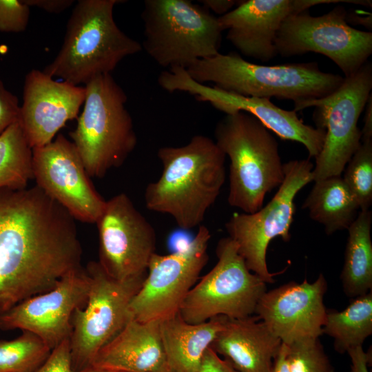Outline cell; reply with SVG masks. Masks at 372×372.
<instances>
[{
    "label": "cell",
    "mask_w": 372,
    "mask_h": 372,
    "mask_svg": "<svg viewBox=\"0 0 372 372\" xmlns=\"http://www.w3.org/2000/svg\"><path fill=\"white\" fill-rule=\"evenodd\" d=\"M74 220L37 185L0 190V316L81 267Z\"/></svg>",
    "instance_id": "6da1fadb"
},
{
    "label": "cell",
    "mask_w": 372,
    "mask_h": 372,
    "mask_svg": "<svg viewBox=\"0 0 372 372\" xmlns=\"http://www.w3.org/2000/svg\"><path fill=\"white\" fill-rule=\"evenodd\" d=\"M157 154L162 172L145 188L147 209L169 215L180 229L199 227L225 181L226 156L202 134L184 145L162 147Z\"/></svg>",
    "instance_id": "7a4b0ae2"
},
{
    "label": "cell",
    "mask_w": 372,
    "mask_h": 372,
    "mask_svg": "<svg viewBox=\"0 0 372 372\" xmlns=\"http://www.w3.org/2000/svg\"><path fill=\"white\" fill-rule=\"evenodd\" d=\"M119 0H80L68 19L63 45L43 72L74 85L110 74L127 56L143 49L114 19Z\"/></svg>",
    "instance_id": "3957f363"
},
{
    "label": "cell",
    "mask_w": 372,
    "mask_h": 372,
    "mask_svg": "<svg viewBox=\"0 0 372 372\" xmlns=\"http://www.w3.org/2000/svg\"><path fill=\"white\" fill-rule=\"evenodd\" d=\"M194 81L209 82L245 96L292 100L294 103L325 97L344 77L320 70L316 62L277 65L256 64L238 53H218L195 61L186 69Z\"/></svg>",
    "instance_id": "277c9868"
},
{
    "label": "cell",
    "mask_w": 372,
    "mask_h": 372,
    "mask_svg": "<svg viewBox=\"0 0 372 372\" xmlns=\"http://www.w3.org/2000/svg\"><path fill=\"white\" fill-rule=\"evenodd\" d=\"M214 136L230 161L228 203L243 213L256 212L285 178L278 142L257 118L243 112L226 114Z\"/></svg>",
    "instance_id": "5b68a950"
},
{
    "label": "cell",
    "mask_w": 372,
    "mask_h": 372,
    "mask_svg": "<svg viewBox=\"0 0 372 372\" xmlns=\"http://www.w3.org/2000/svg\"><path fill=\"white\" fill-rule=\"evenodd\" d=\"M85 97L72 142L90 177H103L122 165L137 144L127 95L111 74H103L84 85Z\"/></svg>",
    "instance_id": "8992f818"
},
{
    "label": "cell",
    "mask_w": 372,
    "mask_h": 372,
    "mask_svg": "<svg viewBox=\"0 0 372 372\" xmlns=\"http://www.w3.org/2000/svg\"><path fill=\"white\" fill-rule=\"evenodd\" d=\"M142 48L160 66L187 69L219 53L222 32L218 17L188 0H145Z\"/></svg>",
    "instance_id": "52a82bcc"
},
{
    "label": "cell",
    "mask_w": 372,
    "mask_h": 372,
    "mask_svg": "<svg viewBox=\"0 0 372 372\" xmlns=\"http://www.w3.org/2000/svg\"><path fill=\"white\" fill-rule=\"evenodd\" d=\"M85 270L90 290L85 304L74 310L70 338L74 372L90 367L98 352L131 319L129 305L147 272L124 280L108 275L99 262H90Z\"/></svg>",
    "instance_id": "ba28073f"
},
{
    "label": "cell",
    "mask_w": 372,
    "mask_h": 372,
    "mask_svg": "<svg viewBox=\"0 0 372 372\" xmlns=\"http://www.w3.org/2000/svg\"><path fill=\"white\" fill-rule=\"evenodd\" d=\"M372 65L367 61L355 74L344 79L329 95L294 103V111L316 107L318 128L325 130L322 148L316 158L313 181L340 176L361 144L358 119L371 94Z\"/></svg>",
    "instance_id": "9c48e42d"
},
{
    "label": "cell",
    "mask_w": 372,
    "mask_h": 372,
    "mask_svg": "<svg viewBox=\"0 0 372 372\" xmlns=\"http://www.w3.org/2000/svg\"><path fill=\"white\" fill-rule=\"evenodd\" d=\"M216 265L191 289L178 313L191 324L224 316L239 319L255 313L266 282L251 272L229 236L219 240Z\"/></svg>",
    "instance_id": "30bf717a"
},
{
    "label": "cell",
    "mask_w": 372,
    "mask_h": 372,
    "mask_svg": "<svg viewBox=\"0 0 372 372\" xmlns=\"http://www.w3.org/2000/svg\"><path fill=\"white\" fill-rule=\"evenodd\" d=\"M313 164L309 159L283 164L285 178L272 199L253 214L235 213L225 229L236 244L247 268L266 283L274 282L266 260L269 242L276 237L288 242L296 211L294 199L299 191L313 181Z\"/></svg>",
    "instance_id": "8fae6325"
},
{
    "label": "cell",
    "mask_w": 372,
    "mask_h": 372,
    "mask_svg": "<svg viewBox=\"0 0 372 372\" xmlns=\"http://www.w3.org/2000/svg\"><path fill=\"white\" fill-rule=\"evenodd\" d=\"M343 6L313 17L305 10L288 17L275 40L277 54L291 56L315 52L332 60L345 78L355 74L372 54V32L351 26Z\"/></svg>",
    "instance_id": "7c38bea8"
},
{
    "label": "cell",
    "mask_w": 372,
    "mask_h": 372,
    "mask_svg": "<svg viewBox=\"0 0 372 372\" xmlns=\"http://www.w3.org/2000/svg\"><path fill=\"white\" fill-rule=\"evenodd\" d=\"M210 238L209 229L200 225L185 249L152 256L142 286L130 303L131 318L143 322L161 321L178 313L209 260Z\"/></svg>",
    "instance_id": "4fadbf2b"
},
{
    "label": "cell",
    "mask_w": 372,
    "mask_h": 372,
    "mask_svg": "<svg viewBox=\"0 0 372 372\" xmlns=\"http://www.w3.org/2000/svg\"><path fill=\"white\" fill-rule=\"evenodd\" d=\"M158 83L169 92H187L197 101L209 103L226 114L246 112L280 138L302 144L309 157L316 158L321 152L325 130L304 123L296 112L282 109L269 99L245 96L200 83L182 68L163 70L158 76Z\"/></svg>",
    "instance_id": "5bb4252c"
},
{
    "label": "cell",
    "mask_w": 372,
    "mask_h": 372,
    "mask_svg": "<svg viewBox=\"0 0 372 372\" xmlns=\"http://www.w3.org/2000/svg\"><path fill=\"white\" fill-rule=\"evenodd\" d=\"M96 224L99 238L98 262L108 275L124 280L147 272L156 253V232L126 194L107 200Z\"/></svg>",
    "instance_id": "9a60e30c"
},
{
    "label": "cell",
    "mask_w": 372,
    "mask_h": 372,
    "mask_svg": "<svg viewBox=\"0 0 372 372\" xmlns=\"http://www.w3.org/2000/svg\"><path fill=\"white\" fill-rule=\"evenodd\" d=\"M37 186L75 220L96 223L106 203L90 180L73 143L62 134L32 149Z\"/></svg>",
    "instance_id": "2e32d148"
},
{
    "label": "cell",
    "mask_w": 372,
    "mask_h": 372,
    "mask_svg": "<svg viewBox=\"0 0 372 372\" xmlns=\"http://www.w3.org/2000/svg\"><path fill=\"white\" fill-rule=\"evenodd\" d=\"M89 290L85 269L72 270L52 289L31 296L1 315L0 329L30 331L52 350L70 339L72 313L85 304Z\"/></svg>",
    "instance_id": "e0dca14e"
},
{
    "label": "cell",
    "mask_w": 372,
    "mask_h": 372,
    "mask_svg": "<svg viewBox=\"0 0 372 372\" xmlns=\"http://www.w3.org/2000/svg\"><path fill=\"white\" fill-rule=\"evenodd\" d=\"M327 290V282L322 273L313 282L291 281L266 291L254 314L285 344L320 338L326 318Z\"/></svg>",
    "instance_id": "ac0fdd59"
},
{
    "label": "cell",
    "mask_w": 372,
    "mask_h": 372,
    "mask_svg": "<svg viewBox=\"0 0 372 372\" xmlns=\"http://www.w3.org/2000/svg\"><path fill=\"white\" fill-rule=\"evenodd\" d=\"M349 3L360 0H247L218 17L227 39L243 55L267 62L277 55V33L290 15L319 4Z\"/></svg>",
    "instance_id": "d6986e66"
},
{
    "label": "cell",
    "mask_w": 372,
    "mask_h": 372,
    "mask_svg": "<svg viewBox=\"0 0 372 372\" xmlns=\"http://www.w3.org/2000/svg\"><path fill=\"white\" fill-rule=\"evenodd\" d=\"M84 86L56 81L43 71L25 76L19 122L32 149L51 142L65 123L77 117L84 103Z\"/></svg>",
    "instance_id": "ffe728a7"
},
{
    "label": "cell",
    "mask_w": 372,
    "mask_h": 372,
    "mask_svg": "<svg viewBox=\"0 0 372 372\" xmlns=\"http://www.w3.org/2000/svg\"><path fill=\"white\" fill-rule=\"evenodd\" d=\"M282 342L256 316L227 319L211 348L238 372H271Z\"/></svg>",
    "instance_id": "44dd1931"
},
{
    "label": "cell",
    "mask_w": 372,
    "mask_h": 372,
    "mask_svg": "<svg viewBox=\"0 0 372 372\" xmlns=\"http://www.w3.org/2000/svg\"><path fill=\"white\" fill-rule=\"evenodd\" d=\"M166 364L159 321L131 318L98 352L90 367L114 372H156Z\"/></svg>",
    "instance_id": "7402d4cb"
},
{
    "label": "cell",
    "mask_w": 372,
    "mask_h": 372,
    "mask_svg": "<svg viewBox=\"0 0 372 372\" xmlns=\"http://www.w3.org/2000/svg\"><path fill=\"white\" fill-rule=\"evenodd\" d=\"M227 319L218 316L204 322L191 324L177 313L159 321L167 364L175 372H198L206 351Z\"/></svg>",
    "instance_id": "603a6c76"
},
{
    "label": "cell",
    "mask_w": 372,
    "mask_h": 372,
    "mask_svg": "<svg viewBox=\"0 0 372 372\" xmlns=\"http://www.w3.org/2000/svg\"><path fill=\"white\" fill-rule=\"evenodd\" d=\"M302 207L309 211L313 220L324 226L327 235L347 229L360 210L341 176L315 181Z\"/></svg>",
    "instance_id": "cb8c5ba5"
},
{
    "label": "cell",
    "mask_w": 372,
    "mask_h": 372,
    "mask_svg": "<svg viewBox=\"0 0 372 372\" xmlns=\"http://www.w3.org/2000/svg\"><path fill=\"white\" fill-rule=\"evenodd\" d=\"M371 222V211L361 210L347 229L340 280L344 293L351 298L372 291Z\"/></svg>",
    "instance_id": "d4e9b609"
},
{
    "label": "cell",
    "mask_w": 372,
    "mask_h": 372,
    "mask_svg": "<svg viewBox=\"0 0 372 372\" xmlns=\"http://www.w3.org/2000/svg\"><path fill=\"white\" fill-rule=\"evenodd\" d=\"M323 333L333 339L334 349L341 354L362 346L372 334V291L353 298L341 311L327 309Z\"/></svg>",
    "instance_id": "484cf974"
},
{
    "label": "cell",
    "mask_w": 372,
    "mask_h": 372,
    "mask_svg": "<svg viewBox=\"0 0 372 372\" xmlns=\"http://www.w3.org/2000/svg\"><path fill=\"white\" fill-rule=\"evenodd\" d=\"M32 179V149L19 119L0 136V190L27 187Z\"/></svg>",
    "instance_id": "4316f807"
},
{
    "label": "cell",
    "mask_w": 372,
    "mask_h": 372,
    "mask_svg": "<svg viewBox=\"0 0 372 372\" xmlns=\"http://www.w3.org/2000/svg\"><path fill=\"white\" fill-rule=\"evenodd\" d=\"M51 351L38 336L23 331L14 340H0V372H35Z\"/></svg>",
    "instance_id": "83f0119b"
},
{
    "label": "cell",
    "mask_w": 372,
    "mask_h": 372,
    "mask_svg": "<svg viewBox=\"0 0 372 372\" xmlns=\"http://www.w3.org/2000/svg\"><path fill=\"white\" fill-rule=\"evenodd\" d=\"M344 169L342 178L360 210L369 209L372 203V140L361 141Z\"/></svg>",
    "instance_id": "f1b7e54d"
},
{
    "label": "cell",
    "mask_w": 372,
    "mask_h": 372,
    "mask_svg": "<svg viewBox=\"0 0 372 372\" xmlns=\"http://www.w3.org/2000/svg\"><path fill=\"white\" fill-rule=\"evenodd\" d=\"M287 360L289 372H334L320 338L287 345Z\"/></svg>",
    "instance_id": "f546056e"
},
{
    "label": "cell",
    "mask_w": 372,
    "mask_h": 372,
    "mask_svg": "<svg viewBox=\"0 0 372 372\" xmlns=\"http://www.w3.org/2000/svg\"><path fill=\"white\" fill-rule=\"evenodd\" d=\"M30 8L24 0H0V32L19 33L25 30Z\"/></svg>",
    "instance_id": "4dcf8cb0"
},
{
    "label": "cell",
    "mask_w": 372,
    "mask_h": 372,
    "mask_svg": "<svg viewBox=\"0 0 372 372\" xmlns=\"http://www.w3.org/2000/svg\"><path fill=\"white\" fill-rule=\"evenodd\" d=\"M20 105L17 96L9 91L0 79V136L19 121Z\"/></svg>",
    "instance_id": "1f68e13d"
},
{
    "label": "cell",
    "mask_w": 372,
    "mask_h": 372,
    "mask_svg": "<svg viewBox=\"0 0 372 372\" xmlns=\"http://www.w3.org/2000/svg\"><path fill=\"white\" fill-rule=\"evenodd\" d=\"M35 372H74L70 339L64 340L53 349L45 362Z\"/></svg>",
    "instance_id": "d6a6232c"
},
{
    "label": "cell",
    "mask_w": 372,
    "mask_h": 372,
    "mask_svg": "<svg viewBox=\"0 0 372 372\" xmlns=\"http://www.w3.org/2000/svg\"><path fill=\"white\" fill-rule=\"evenodd\" d=\"M198 372H238L225 358L216 353L211 347L205 352Z\"/></svg>",
    "instance_id": "836d02e7"
},
{
    "label": "cell",
    "mask_w": 372,
    "mask_h": 372,
    "mask_svg": "<svg viewBox=\"0 0 372 372\" xmlns=\"http://www.w3.org/2000/svg\"><path fill=\"white\" fill-rule=\"evenodd\" d=\"M347 353L351 360L350 372H369L368 366L371 363V353L365 352L362 346L351 348Z\"/></svg>",
    "instance_id": "e575fe53"
},
{
    "label": "cell",
    "mask_w": 372,
    "mask_h": 372,
    "mask_svg": "<svg viewBox=\"0 0 372 372\" xmlns=\"http://www.w3.org/2000/svg\"><path fill=\"white\" fill-rule=\"evenodd\" d=\"M27 5L52 14H59L70 8L73 0H24Z\"/></svg>",
    "instance_id": "d590c367"
},
{
    "label": "cell",
    "mask_w": 372,
    "mask_h": 372,
    "mask_svg": "<svg viewBox=\"0 0 372 372\" xmlns=\"http://www.w3.org/2000/svg\"><path fill=\"white\" fill-rule=\"evenodd\" d=\"M187 231L180 229L170 234L167 244L171 253L183 250L191 244L194 237L192 238Z\"/></svg>",
    "instance_id": "8d00e7d4"
},
{
    "label": "cell",
    "mask_w": 372,
    "mask_h": 372,
    "mask_svg": "<svg viewBox=\"0 0 372 372\" xmlns=\"http://www.w3.org/2000/svg\"><path fill=\"white\" fill-rule=\"evenodd\" d=\"M200 1L206 9L211 10L220 16L231 11L238 2L235 0H202Z\"/></svg>",
    "instance_id": "74e56055"
},
{
    "label": "cell",
    "mask_w": 372,
    "mask_h": 372,
    "mask_svg": "<svg viewBox=\"0 0 372 372\" xmlns=\"http://www.w3.org/2000/svg\"><path fill=\"white\" fill-rule=\"evenodd\" d=\"M364 125L361 130V141L372 140V94H371L364 107Z\"/></svg>",
    "instance_id": "f35d334b"
},
{
    "label": "cell",
    "mask_w": 372,
    "mask_h": 372,
    "mask_svg": "<svg viewBox=\"0 0 372 372\" xmlns=\"http://www.w3.org/2000/svg\"><path fill=\"white\" fill-rule=\"evenodd\" d=\"M271 372H289L287 360V345L282 343Z\"/></svg>",
    "instance_id": "ab89813d"
},
{
    "label": "cell",
    "mask_w": 372,
    "mask_h": 372,
    "mask_svg": "<svg viewBox=\"0 0 372 372\" xmlns=\"http://www.w3.org/2000/svg\"><path fill=\"white\" fill-rule=\"evenodd\" d=\"M346 20L347 23H355L364 25L366 28L371 30L372 28V14L369 13L366 16L361 17L356 13H347Z\"/></svg>",
    "instance_id": "60d3db41"
},
{
    "label": "cell",
    "mask_w": 372,
    "mask_h": 372,
    "mask_svg": "<svg viewBox=\"0 0 372 372\" xmlns=\"http://www.w3.org/2000/svg\"><path fill=\"white\" fill-rule=\"evenodd\" d=\"M76 372H114L107 370L99 369L94 367H88Z\"/></svg>",
    "instance_id": "b9f144b4"
},
{
    "label": "cell",
    "mask_w": 372,
    "mask_h": 372,
    "mask_svg": "<svg viewBox=\"0 0 372 372\" xmlns=\"http://www.w3.org/2000/svg\"><path fill=\"white\" fill-rule=\"evenodd\" d=\"M156 372H175V371L172 370L167 364H166L164 367H163L162 369H161L160 370Z\"/></svg>",
    "instance_id": "7bdbcfd3"
}]
</instances>
